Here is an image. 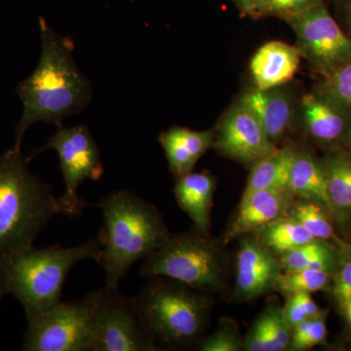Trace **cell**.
<instances>
[{
	"mask_svg": "<svg viewBox=\"0 0 351 351\" xmlns=\"http://www.w3.org/2000/svg\"><path fill=\"white\" fill-rule=\"evenodd\" d=\"M324 166L331 212L343 219L351 212V156L336 154Z\"/></svg>",
	"mask_w": 351,
	"mask_h": 351,
	"instance_id": "7402d4cb",
	"label": "cell"
},
{
	"mask_svg": "<svg viewBox=\"0 0 351 351\" xmlns=\"http://www.w3.org/2000/svg\"><path fill=\"white\" fill-rule=\"evenodd\" d=\"M5 295V292L2 290V288H0V302H1L2 298H3Z\"/></svg>",
	"mask_w": 351,
	"mask_h": 351,
	"instance_id": "d590c367",
	"label": "cell"
},
{
	"mask_svg": "<svg viewBox=\"0 0 351 351\" xmlns=\"http://www.w3.org/2000/svg\"><path fill=\"white\" fill-rule=\"evenodd\" d=\"M335 270L332 295L339 306L345 309L346 304L351 301V246H341Z\"/></svg>",
	"mask_w": 351,
	"mask_h": 351,
	"instance_id": "f546056e",
	"label": "cell"
},
{
	"mask_svg": "<svg viewBox=\"0 0 351 351\" xmlns=\"http://www.w3.org/2000/svg\"><path fill=\"white\" fill-rule=\"evenodd\" d=\"M223 241L203 235L195 228L170 235L152 252L140 269L144 278L164 276L204 293H221L230 278V260Z\"/></svg>",
	"mask_w": 351,
	"mask_h": 351,
	"instance_id": "8992f818",
	"label": "cell"
},
{
	"mask_svg": "<svg viewBox=\"0 0 351 351\" xmlns=\"http://www.w3.org/2000/svg\"><path fill=\"white\" fill-rule=\"evenodd\" d=\"M295 199L289 188L261 189L242 195L239 206L226 228L221 241L228 245L244 235L252 234L270 221L288 214Z\"/></svg>",
	"mask_w": 351,
	"mask_h": 351,
	"instance_id": "4fadbf2b",
	"label": "cell"
},
{
	"mask_svg": "<svg viewBox=\"0 0 351 351\" xmlns=\"http://www.w3.org/2000/svg\"><path fill=\"white\" fill-rule=\"evenodd\" d=\"M101 250L98 239L68 248L29 247L0 261V288L19 301L31 320L59 304L71 269L87 258L97 262Z\"/></svg>",
	"mask_w": 351,
	"mask_h": 351,
	"instance_id": "277c9868",
	"label": "cell"
},
{
	"mask_svg": "<svg viewBox=\"0 0 351 351\" xmlns=\"http://www.w3.org/2000/svg\"><path fill=\"white\" fill-rule=\"evenodd\" d=\"M300 113L306 133L318 142L329 144L348 135L350 113L319 92L302 96Z\"/></svg>",
	"mask_w": 351,
	"mask_h": 351,
	"instance_id": "5bb4252c",
	"label": "cell"
},
{
	"mask_svg": "<svg viewBox=\"0 0 351 351\" xmlns=\"http://www.w3.org/2000/svg\"><path fill=\"white\" fill-rule=\"evenodd\" d=\"M252 234L278 257L315 239L304 226L289 214L270 221Z\"/></svg>",
	"mask_w": 351,
	"mask_h": 351,
	"instance_id": "44dd1931",
	"label": "cell"
},
{
	"mask_svg": "<svg viewBox=\"0 0 351 351\" xmlns=\"http://www.w3.org/2000/svg\"><path fill=\"white\" fill-rule=\"evenodd\" d=\"M46 149H54L59 156L66 191L59 196L61 214L76 218L87 206L86 200L78 195V189L86 180L98 181L104 174L100 151L86 125L57 127L54 135L40 149L32 152L29 160Z\"/></svg>",
	"mask_w": 351,
	"mask_h": 351,
	"instance_id": "52a82bcc",
	"label": "cell"
},
{
	"mask_svg": "<svg viewBox=\"0 0 351 351\" xmlns=\"http://www.w3.org/2000/svg\"><path fill=\"white\" fill-rule=\"evenodd\" d=\"M339 251L324 240L314 239L279 257L282 271L301 269L334 271L338 263Z\"/></svg>",
	"mask_w": 351,
	"mask_h": 351,
	"instance_id": "603a6c76",
	"label": "cell"
},
{
	"mask_svg": "<svg viewBox=\"0 0 351 351\" xmlns=\"http://www.w3.org/2000/svg\"><path fill=\"white\" fill-rule=\"evenodd\" d=\"M134 299L141 326L159 350L191 348L203 339L212 309L207 293L156 276Z\"/></svg>",
	"mask_w": 351,
	"mask_h": 351,
	"instance_id": "5b68a950",
	"label": "cell"
},
{
	"mask_svg": "<svg viewBox=\"0 0 351 351\" xmlns=\"http://www.w3.org/2000/svg\"><path fill=\"white\" fill-rule=\"evenodd\" d=\"M97 206L103 213L97 263L105 271L106 285L117 288L132 265L160 248L171 234L157 208L128 189L108 193Z\"/></svg>",
	"mask_w": 351,
	"mask_h": 351,
	"instance_id": "7a4b0ae2",
	"label": "cell"
},
{
	"mask_svg": "<svg viewBox=\"0 0 351 351\" xmlns=\"http://www.w3.org/2000/svg\"><path fill=\"white\" fill-rule=\"evenodd\" d=\"M280 260L253 234L240 237L233 299L250 302L274 291L282 274Z\"/></svg>",
	"mask_w": 351,
	"mask_h": 351,
	"instance_id": "7c38bea8",
	"label": "cell"
},
{
	"mask_svg": "<svg viewBox=\"0 0 351 351\" xmlns=\"http://www.w3.org/2000/svg\"><path fill=\"white\" fill-rule=\"evenodd\" d=\"M284 316L291 327L294 328L302 321L318 317L325 313L314 302L311 294L300 293L287 297L282 307Z\"/></svg>",
	"mask_w": 351,
	"mask_h": 351,
	"instance_id": "4dcf8cb0",
	"label": "cell"
},
{
	"mask_svg": "<svg viewBox=\"0 0 351 351\" xmlns=\"http://www.w3.org/2000/svg\"><path fill=\"white\" fill-rule=\"evenodd\" d=\"M332 276V272L315 269L282 272L274 291L286 298L300 293L311 294L326 287Z\"/></svg>",
	"mask_w": 351,
	"mask_h": 351,
	"instance_id": "cb8c5ba5",
	"label": "cell"
},
{
	"mask_svg": "<svg viewBox=\"0 0 351 351\" xmlns=\"http://www.w3.org/2000/svg\"><path fill=\"white\" fill-rule=\"evenodd\" d=\"M297 38V48L313 68L324 76L351 60V38L341 31L324 3L285 20Z\"/></svg>",
	"mask_w": 351,
	"mask_h": 351,
	"instance_id": "30bf717a",
	"label": "cell"
},
{
	"mask_svg": "<svg viewBox=\"0 0 351 351\" xmlns=\"http://www.w3.org/2000/svg\"><path fill=\"white\" fill-rule=\"evenodd\" d=\"M198 348L202 351H239L243 350V339L237 322L225 318L214 334L201 339Z\"/></svg>",
	"mask_w": 351,
	"mask_h": 351,
	"instance_id": "f1b7e54d",
	"label": "cell"
},
{
	"mask_svg": "<svg viewBox=\"0 0 351 351\" xmlns=\"http://www.w3.org/2000/svg\"><path fill=\"white\" fill-rule=\"evenodd\" d=\"M216 180L206 172H191L176 179L174 193L178 205L189 215L195 228L209 235Z\"/></svg>",
	"mask_w": 351,
	"mask_h": 351,
	"instance_id": "ac0fdd59",
	"label": "cell"
},
{
	"mask_svg": "<svg viewBox=\"0 0 351 351\" xmlns=\"http://www.w3.org/2000/svg\"><path fill=\"white\" fill-rule=\"evenodd\" d=\"M267 341V351L289 350L293 328L284 316L282 307L269 304L257 318Z\"/></svg>",
	"mask_w": 351,
	"mask_h": 351,
	"instance_id": "d4e9b609",
	"label": "cell"
},
{
	"mask_svg": "<svg viewBox=\"0 0 351 351\" xmlns=\"http://www.w3.org/2000/svg\"><path fill=\"white\" fill-rule=\"evenodd\" d=\"M315 91L327 97L351 114V60L324 76V80Z\"/></svg>",
	"mask_w": 351,
	"mask_h": 351,
	"instance_id": "4316f807",
	"label": "cell"
},
{
	"mask_svg": "<svg viewBox=\"0 0 351 351\" xmlns=\"http://www.w3.org/2000/svg\"><path fill=\"white\" fill-rule=\"evenodd\" d=\"M301 54L297 46L270 41L258 48L250 62L256 88L261 90L283 86L299 71Z\"/></svg>",
	"mask_w": 351,
	"mask_h": 351,
	"instance_id": "9a60e30c",
	"label": "cell"
},
{
	"mask_svg": "<svg viewBox=\"0 0 351 351\" xmlns=\"http://www.w3.org/2000/svg\"><path fill=\"white\" fill-rule=\"evenodd\" d=\"M348 137H350V147H351V126L350 129V132H348Z\"/></svg>",
	"mask_w": 351,
	"mask_h": 351,
	"instance_id": "8d00e7d4",
	"label": "cell"
},
{
	"mask_svg": "<svg viewBox=\"0 0 351 351\" xmlns=\"http://www.w3.org/2000/svg\"><path fill=\"white\" fill-rule=\"evenodd\" d=\"M39 27L38 66L16 89L23 103L22 117L15 130L16 149H21L25 132L34 123L62 126L66 117L82 112L93 96L91 83L73 59V41L55 32L45 20L39 19Z\"/></svg>",
	"mask_w": 351,
	"mask_h": 351,
	"instance_id": "6da1fadb",
	"label": "cell"
},
{
	"mask_svg": "<svg viewBox=\"0 0 351 351\" xmlns=\"http://www.w3.org/2000/svg\"><path fill=\"white\" fill-rule=\"evenodd\" d=\"M258 120L274 145L287 133L293 119V103L282 86L245 92L239 100Z\"/></svg>",
	"mask_w": 351,
	"mask_h": 351,
	"instance_id": "2e32d148",
	"label": "cell"
},
{
	"mask_svg": "<svg viewBox=\"0 0 351 351\" xmlns=\"http://www.w3.org/2000/svg\"><path fill=\"white\" fill-rule=\"evenodd\" d=\"M327 313L318 317L302 321L293 328L289 350L302 351L324 343L327 336Z\"/></svg>",
	"mask_w": 351,
	"mask_h": 351,
	"instance_id": "83f0119b",
	"label": "cell"
},
{
	"mask_svg": "<svg viewBox=\"0 0 351 351\" xmlns=\"http://www.w3.org/2000/svg\"><path fill=\"white\" fill-rule=\"evenodd\" d=\"M289 189L295 198L314 201L331 211L323 163L306 152H295Z\"/></svg>",
	"mask_w": 351,
	"mask_h": 351,
	"instance_id": "d6986e66",
	"label": "cell"
},
{
	"mask_svg": "<svg viewBox=\"0 0 351 351\" xmlns=\"http://www.w3.org/2000/svg\"><path fill=\"white\" fill-rule=\"evenodd\" d=\"M244 15L253 18L265 16L269 0H233Z\"/></svg>",
	"mask_w": 351,
	"mask_h": 351,
	"instance_id": "d6a6232c",
	"label": "cell"
},
{
	"mask_svg": "<svg viewBox=\"0 0 351 351\" xmlns=\"http://www.w3.org/2000/svg\"><path fill=\"white\" fill-rule=\"evenodd\" d=\"M91 306L87 295L80 301L60 302L27 321L21 350L92 351Z\"/></svg>",
	"mask_w": 351,
	"mask_h": 351,
	"instance_id": "9c48e42d",
	"label": "cell"
},
{
	"mask_svg": "<svg viewBox=\"0 0 351 351\" xmlns=\"http://www.w3.org/2000/svg\"><path fill=\"white\" fill-rule=\"evenodd\" d=\"M215 130L213 147L217 152L250 168L277 147L255 115L239 101L233 104Z\"/></svg>",
	"mask_w": 351,
	"mask_h": 351,
	"instance_id": "8fae6325",
	"label": "cell"
},
{
	"mask_svg": "<svg viewBox=\"0 0 351 351\" xmlns=\"http://www.w3.org/2000/svg\"><path fill=\"white\" fill-rule=\"evenodd\" d=\"M86 295L91 306L92 351L159 350L141 326L134 298L107 285Z\"/></svg>",
	"mask_w": 351,
	"mask_h": 351,
	"instance_id": "ba28073f",
	"label": "cell"
},
{
	"mask_svg": "<svg viewBox=\"0 0 351 351\" xmlns=\"http://www.w3.org/2000/svg\"><path fill=\"white\" fill-rule=\"evenodd\" d=\"M323 2L324 0H269L265 16H276L287 20Z\"/></svg>",
	"mask_w": 351,
	"mask_h": 351,
	"instance_id": "1f68e13d",
	"label": "cell"
},
{
	"mask_svg": "<svg viewBox=\"0 0 351 351\" xmlns=\"http://www.w3.org/2000/svg\"><path fill=\"white\" fill-rule=\"evenodd\" d=\"M288 214L304 226L314 239L327 241L334 237V230L325 213V207L319 203L306 199L295 200Z\"/></svg>",
	"mask_w": 351,
	"mask_h": 351,
	"instance_id": "484cf974",
	"label": "cell"
},
{
	"mask_svg": "<svg viewBox=\"0 0 351 351\" xmlns=\"http://www.w3.org/2000/svg\"><path fill=\"white\" fill-rule=\"evenodd\" d=\"M345 311L346 313V316H348V320H350L351 324V301L346 304L345 307Z\"/></svg>",
	"mask_w": 351,
	"mask_h": 351,
	"instance_id": "836d02e7",
	"label": "cell"
},
{
	"mask_svg": "<svg viewBox=\"0 0 351 351\" xmlns=\"http://www.w3.org/2000/svg\"><path fill=\"white\" fill-rule=\"evenodd\" d=\"M215 134V128L195 131L186 127L172 126L159 135V143L176 179L193 172L203 154L213 147Z\"/></svg>",
	"mask_w": 351,
	"mask_h": 351,
	"instance_id": "e0dca14e",
	"label": "cell"
},
{
	"mask_svg": "<svg viewBox=\"0 0 351 351\" xmlns=\"http://www.w3.org/2000/svg\"><path fill=\"white\" fill-rule=\"evenodd\" d=\"M348 24H350V27L351 29V4H350V7H348Z\"/></svg>",
	"mask_w": 351,
	"mask_h": 351,
	"instance_id": "e575fe53",
	"label": "cell"
},
{
	"mask_svg": "<svg viewBox=\"0 0 351 351\" xmlns=\"http://www.w3.org/2000/svg\"><path fill=\"white\" fill-rule=\"evenodd\" d=\"M295 152L291 147H276L271 154L252 166L243 195L261 189L289 188Z\"/></svg>",
	"mask_w": 351,
	"mask_h": 351,
	"instance_id": "ffe728a7",
	"label": "cell"
},
{
	"mask_svg": "<svg viewBox=\"0 0 351 351\" xmlns=\"http://www.w3.org/2000/svg\"><path fill=\"white\" fill-rule=\"evenodd\" d=\"M21 149L0 154V261L34 246L57 214L59 200L49 182L32 174Z\"/></svg>",
	"mask_w": 351,
	"mask_h": 351,
	"instance_id": "3957f363",
	"label": "cell"
}]
</instances>
